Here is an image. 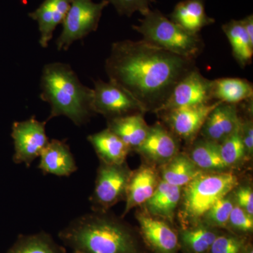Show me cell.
I'll return each instance as SVG.
<instances>
[{"mask_svg":"<svg viewBox=\"0 0 253 253\" xmlns=\"http://www.w3.org/2000/svg\"><path fill=\"white\" fill-rule=\"evenodd\" d=\"M196 67L186 59L144 41L113 43L105 70L109 81L121 86L144 111L162 107L176 84Z\"/></svg>","mask_w":253,"mask_h":253,"instance_id":"1","label":"cell"},{"mask_svg":"<svg viewBox=\"0 0 253 253\" xmlns=\"http://www.w3.org/2000/svg\"><path fill=\"white\" fill-rule=\"evenodd\" d=\"M59 239L73 251L84 253H144L130 228L121 221L99 215H85L60 231Z\"/></svg>","mask_w":253,"mask_h":253,"instance_id":"2","label":"cell"},{"mask_svg":"<svg viewBox=\"0 0 253 253\" xmlns=\"http://www.w3.org/2000/svg\"><path fill=\"white\" fill-rule=\"evenodd\" d=\"M41 99L51 108L48 120L66 116L74 124H84L94 112L93 89L80 81L67 63H50L43 68Z\"/></svg>","mask_w":253,"mask_h":253,"instance_id":"3","label":"cell"},{"mask_svg":"<svg viewBox=\"0 0 253 253\" xmlns=\"http://www.w3.org/2000/svg\"><path fill=\"white\" fill-rule=\"evenodd\" d=\"M133 29L140 33L143 41L186 59L200 56L204 48L199 35H193L166 17L158 10H151Z\"/></svg>","mask_w":253,"mask_h":253,"instance_id":"4","label":"cell"},{"mask_svg":"<svg viewBox=\"0 0 253 253\" xmlns=\"http://www.w3.org/2000/svg\"><path fill=\"white\" fill-rule=\"evenodd\" d=\"M239 184L237 177L228 172L200 174L184 186L182 211L185 220L200 222L199 219L213 205Z\"/></svg>","mask_w":253,"mask_h":253,"instance_id":"5","label":"cell"},{"mask_svg":"<svg viewBox=\"0 0 253 253\" xmlns=\"http://www.w3.org/2000/svg\"><path fill=\"white\" fill-rule=\"evenodd\" d=\"M108 0L94 2L92 0H73L63 20V29L56 41L59 51H67L75 42L83 40L99 27L100 19Z\"/></svg>","mask_w":253,"mask_h":253,"instance_id":"6","label":"cell"},{"mask_svg":"<svg viewBox=\"0 0 253 253\" xmlns=\"http://www.w3.org/2000/svg\"><path fill=\"white\" fill-rule=\"evenodd\" d=\"M92 107L94 113L109 119L144 112L140 104L121 86L112 82H94Z\"/></svg>","mask_w":253,"mask_h":253,"instance_id":"7","label":"cell"},{"mask_svg":"<svg viewBox=\"0 0 253 253\" xmlns=\"http://www.w3.org/2000/svg\"><path fill=\"white\" fill-rule=\"evenodd\" d=\"M45 124L46 122H40L35 118L14 123L11 136L14 139L15 163H23L30 166L41 156L49 141L46 134Z\"/></svg>","mask_w":253,"mask_h":253,"instance_id":"8","label":"cell"},{"mask_svg":"<svg viewBox=\"0 0 253 253\" xmlns=\"http://www.w3.org/2000/svg\"><path fill=\"white\" fill-rule=\"evenodd\" d=\"M212 81L203 76L197 68L188 73L177 84L167 101L157 112L212 102Z\"/></svg>","mask_w":253,"mask_h":253,"instance_id":"9","label":"cell"},{"mask_svg":"<svg viewBox=\"0 0 253 253\" xmlns=\"http://www.w3.org/2000/svg\"><path fill=\"white\" fill-rule=\"evenodd\" d=\"M131 174L127 168L121 165L103 163L98 171L96 185L92 195L93 204L106 209L126 196V186Z\"/></svg>","mask_w":253,"mask_h":253,"instance_id":"10","label":"cell"},{"mask_svg":"<svg viewBox=\"0 0 253 253\" xmlns=\"http://www.w3.org/2000/svg\"><path fill=\"white\" fill-rule=\"evenodd\" d=\"M219 103L221 101H214L208 104L181 106L158 113H164L166 121L176 135L190 141L199 134L206 118Z\"/></svg>","mask_w":253,"mask_h":253,"instance_id":"11","label":"cell"},{"mask_svg":"<svg viewBox=\"0 0 253 253\" xmlns=\"http://www.w3.org/2000/svg\"><path fill=\"white\" fill-rule=\"evenodd\" d=\"M137 220L141 238L153 252L178 253V234L166 221L146 213H139Z\"/></svg>","mask_w":253,"mask_h":253,"instance_id":"12","label":"cell"},{"mask_svg":"<svg viewBox=\"0 0 253 253\" xmlns=\"http://www.w3.org/2000/svg\"><path fill=\"white\" fill-rule=\"evenodd\" d=\"M237 105L221 102L206 118L201 131L205 139L221 144L239 126Z\"/></svg>","mask_w":253,"mask_h":253,"instance_id":"13","label":"cell"},{"mask_svg":"<svg viewBox=\"0 0 253 253\" xmlns=\"http://www.w3.org/2000/svg\"><path fill=\"white\" fill-rule=\"evenodd\" d=\"M73 0H44L35 11L28 14L38 23L40 32L39 43L42 48L49 46L58 25L63 20L71 7Z\"/></svg>","mask_w":253,"mask_h":253,"instance_id":"14","label":"cell"},{"mask_svg":"<svg viewBox=\"0 0 253 253\" xmlns=\"http://www.w3.org/2000/svg\"><path fill=\"white\" fill-rule=\"evenodd\" d=\"M177 142L174 136L161 124L149 127L147 135L136 149L154 162L165 163L177 154Z\"/></svg>","mask_w":253,"mask_h":253,"instance_id":"15","label":"cell"},{"mask_svg":"<svg viewBox=\"0 0 253 253\" xmlns=\"http://www.w3.org/2000/svg\"><path fill=\"white\" fill-rule=\"evenodd\" d=\"M169 19L193 35H199L203 28L214 23L206 14L204 0H183L176 4Z\"/></svg>","mask_w":253,"mask_h":253,"instance_id":"16","label":"cell"},{"mask_svg":"<svg viewBox=\"0 0 253 253\" xmlns=\"http://www.w3.org/2000/svg\"><path fill=\"white\" fill-rule=\"evenodd\" d=\"M40 169L54 175L69 176L77 169L69 147L62 141H49L41 154Z\"/></svg>","mask_w":253,"mask_h":253,"instance_id":"17","label":"cell"},{"mask_svg":"<svg viewBox=\"0 0 253 253\" xmlns=\"http://www.w3.org/2000/svg\"><path fill=\"white\" fill-rule=\"evenodd\" d=\"M157 173L153 168H141L131 174L126 189V206L124 215L131 209L146 204L153 196L159 184Z\"/></svg>","mask_w":253,"mask_h":253,"instance_id":"18","label":"cell"},{"mask_svg":"<svg viewBox=\"0 0 253 253\" xmlns=\"http://www.w3.org/2000/svg\"><path fill=\"white\" fill-rule=\"evenodd\" d=\"M108 129L112 131L131 149H137L147 135L149 126L142 113H132L109 119Z\"/></svg>","mask_w":253,"mask_h":253,"instance_id":"19","label":"cell"},{"mask_svg":"<svg viewBox=\"0 0 253 253\" xmlns=\"http://www.w3.org/2000/svg\"><path fill=\"white\" fill-rule=\"evenodd\" d=\"M88 141L106 164H123L129 151L126 144L108 128L88 136Z\"/></svg>","mask_w":253,"mask_h":253,"instance_id":"20","label":"cell"},{"mask_svg":"<svg viewBox=\"0 0 253 253\" xmlns=\"http://www.w3.org/2000/svg\"><path fill=\"white\" fill-rule=\"evenodd\" d=\"M220 234L217 228L204 223H196L179 231V249L185 253H208L214 240Z\"/></svg>","mask_w":253,"mask_h":253,"instance_id":"21","label":"cell"},{"mask_svg":"<svg viewBox=\"0 0 253 253\" xmlns=\"http://www.w3.org/2000/svg\"><path fill=\"white\" fill-rule=\"evenodd\" d=\"M212 97L214 101L229 104H239L253 99V86L247 80L224 78L212 81Z\"/></svg>","mask_w":253,"mask_h":253,"instance_id":"22","label":"cell"},{"mask_svg":"<svg viewBox=\"0 0 253 253\" xmlns=\"http://www.w3.org/2000/svg\"><path fill=\"white\" fill-rule=\"evenodd\" d=\"M181 198V187L159 182L151 199L146 203V208L154 217L172 221L174 211Z\"/></svg>","mask_w":253,"mask_h":253,"instance_id":"23","label":"cell"},{"mask_svg":"<svg viewBox=\"0 0 253 253\" xmlns=\"http://www.w3.org/2000/svg\"><path fill=\"white\" fill-rule=\"evenodd\" d=\"M223 31L232 49L233 56L242 68L252 62L253 42L251 41L241 20H231L223 25Z\"/></svg>","mask_w":253,"mask_h":253,"instance_id":"24","label":"cell"},{"mask_svg":"<svg viewBox=\"0 0 253 253\" xmlns=\"http://www.w3.org/2000/svg\"><path fill=\"white\" fill-rule=\"evenodd\" d=\"M202 173L191 158L184 154H176L165 164L163 180L172 185L182 187Z\"/></svg>","mask_w":253,"mask_h":253,"instance_id":"25","label":"cell"},{"mask_svg":"<svg viewBox=\"0 0 253 253\" xmlns=\"http://www.w3.org/2000/svg\"><path fill=\"white\" fill-rule=\"evenodd\" d=\"M6 253H66V251L49 234L40 232L19 236Z\"/></svg>","mask_w":253,"mask_h":253,"instance_id":"26","label":"cell"},{"mask_svg":"<svg viewBox=\"0 0 253 253\" xmlns=\"http://www.w3.org/2000/svg\"><path fill=\"white\" fill-rule=\"evenodd\" d=\"M191 159L201 170L219 172L227 168L221 157L219 144L206 139L194 145Z\"/></svg>","mask_w":253,"mask_h":253,"instance_id":"27","label":"cell"},{"mask_svg":"<svg viewBox=\"0 0 253 253\" xmlns=\"http://www.w3.org/2000/svg\"><path fill=\"white\" fill-rule=\"evenodd\" d=\"M219 151L221 157L227 168L238 164L246 156L240 125L232 134L219 144Z\"/></svg>","mask_w":253,"mask_h":253,"instance_id":"28","label":"cell"},{"mask_svg":"<svg viewBox=\"0 0 253 253\" xmlns=\"http://www.w3.org/2000/svg\"><path fill=\"white\" fill-rule=\"evenodd\" d=\"M234 206L227 196L219 200L204 214V224L217 229L226 227Z\"/></svg>","mask_w":253,"mask_h":253,"instance_id":"29","label":"cell"},{"mask_svg":"<svg viewBox=\"0 0 253 253\" xmlns=\"http://www.w3.org/2000/svg\"><path fill=\"white\" fill-rule=\"evenodd\" d=\"M246 240L234 234H220L216 238L208 253H241Z\"/></svg>","mask_w":253,"mask_h":253,"instance_id":"30","label":"cell"},{"mask_svg":"<svg viewBox=\"0 0 253 253\" xmlns=\"http://www.w3.org/2000/svg\"><path fill=\"white\" fill-rule=\"evenodd\" d=\"M109 4L121 16L130 17L135 12H139L143 16L151 11V2L154 0H108Z\"/></svg>","mask_w":253,"mask_h":253,"instance_id":"31","label":"cell"},{"mask_svg":"<svg viewBox=\"0 0 253 253\" xmlns=\"http://www.w3.org/2000/svg\"><path fill=\"white\" fill-rule=\"evenodd\" d=\"M228 224L234 230L242 234H251L253 231V218L239 206H234L229 216Z\"/></svg>","mask_w":253,"mask_h":253,"instance_id":"32","label":"cell"},{"mask_svg":"<svg viewBox=\"0 0 253 253\" xmlns=\"http://www.w3.org/2000/svg\"><path fill=\"white\" fill-rule=\"evenodd\" d=\"M236 199L238 206L253 216V192L251 186H241L236 191Z\"/></svg>","mask_w":253,"mask_h":253,"instance_id":"33","label":"cell"},{"mask_svg":"<svg viewBox=\"0 0 253 253\" xmlns=\"http://www.w3.org/2000/svg\"><path fill=\"white\" fill-rule=\"evenodd\" d=\"M240 130L244 143L246 156H251L253 152V125L251 120L240 123Z\"/></svg>","mask_w":253,"mask_h":253,"instance_id":"34","label":"cell"},{"mask_svg":"<svg viewBox=\"0 0 253 253\" xmlns=\"http://www.w3.org/2000/svg\"><path fill=\"white\" fill-rule=\"evenodd\" d=\"M243 26L247 33L250 39L253 42V16L252 14L246 16V18L241 20Z\"/></svg>","mask_w":253,"mask_h":253,"instance_id":"35","label":"cell"},{"mask_svg":"<svg viewBox=\"0 0 253 253\" xmlns=\"http://www.w3.org/2000/svg\"><path fill=\"white\" fill-rule=\"evenodd\" d=\"M241 253H253L252 245L249 244L245 245L244 249H243Z\"/></svg>","mask_w":253,"mask_h":253,"instance_id":"36","label":"cell"},{"mask_svg":"<svg viewBox=\"0 0 253 253\" xmlns=\"http://www.w3.org/2000/svg\"><path fill=\"white\" fill-rule=\"evenodd\" d=\"M73 253H84L79 252V251H73Z\"/></svg>","mask_w":253,"mask_h":253,"instance_id":"37","label":"cell"}]
</instances>
